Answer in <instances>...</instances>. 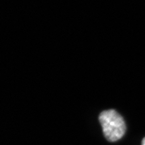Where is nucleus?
<instances>
[{
  "label": "nucleus",
  "mask_w": 145,
  "mask_h": 145,
  "mask_svg": "<svg viewBox=\"0 0 145 145\" xmlns=\"http://www.w3.org/2000/svg\"><path fill=\"white\" fill-rule=\"evenodd\" d=\"M103 132L106 139L110 142L122 138L126 131V125L122 117L114 110L102 112L99 117Z\"/></svg>",
  "instance_id": "obj_1"
},
{
  "label": "nucleus",
  "mask_w": 145,
  "mask_h": 145,
  "mask_svg": "<svg viewBox=\"0 0 145 145\" xmlns=\"http://www.w3.org/2000/svg\"><path fill=\"white\" fill-rule=\"evenodd\" d=\"M142 145H145V137L143 138L142 142Z\"/></svg>",
  "instance_id": "obj_2"
}]
</instances>
